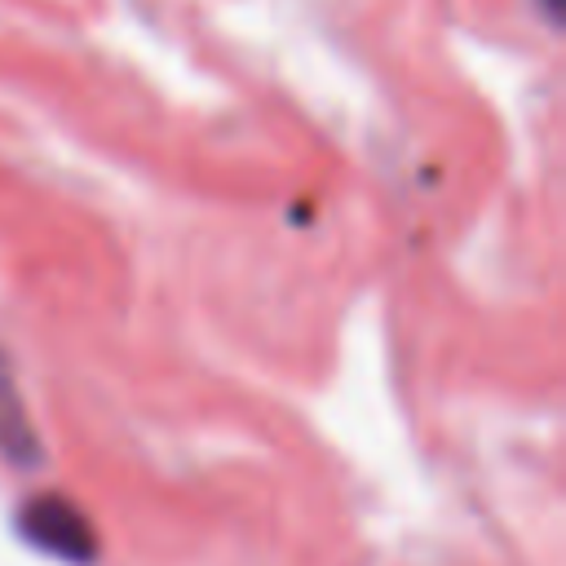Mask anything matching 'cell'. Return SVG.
I'll list each match as a JSON object with an SVG mask.
<instances>
[{
  "label": "cell",
  "mask_w": 566,
  "mask_h": 566,
  "mask_svg": "<svg viewBox=\"0 0 566 566\" xmlns=\"http://www.w3.org/2000/svg\"><path fill=\"white\" fill-rule=\"evenodd\" d=\"M18 531L27 544H35L40 553L57 557V562H93L97 557V526L88 522V513L57 495V491H44V495H31L18 513Z\"/></svg>",
  "instance_id": "1"
},
{
  "label": "cell",
  "mask_w": 566,
  "mask_h": 566,
  "mask_svg": "<svg viewBox=\"0 0 566 566\" xmlns=\"http://www.w3.org/2000/svg\"><path fill=\"white\" fill-rule=\"evenodd\" d=\"M0 451L13 460V464H31L40 455V442H35V429L22 411V398L9 380V367L0 363Z\"/></svg>",
  "instance_id": "2"
},
{
  "label": "cell",
  "mask_w": 566,
  "mask_h": 566,
  "mask_svg": "<svg viewBox=\"0 0 566 566\" xmlns=\"http://www.w3.org/2000/svg\"><path fill=\"white\" fill-rule=\"evenodd\" d=\"M535 4H539V9H544V18H548V22H553V27H557V22H562V0H535Z\"/></svg>",
  "instance_id": "3"
}]
</instances>
